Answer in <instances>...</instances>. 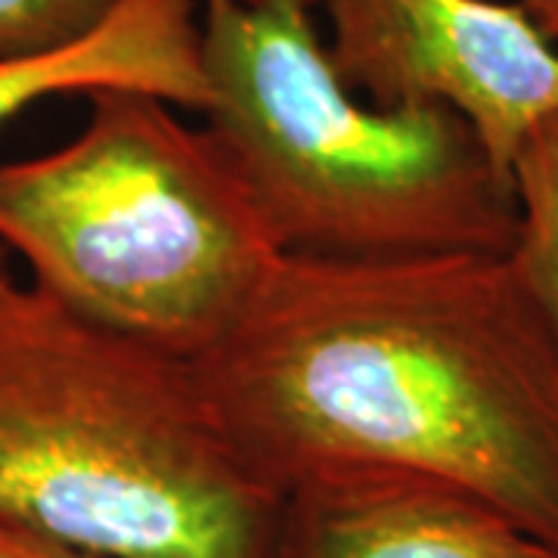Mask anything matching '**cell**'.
Instances as JSON below:
<instances>
[{"mask_svg":"<svg viewBox=\"0 0 558 558\" xmlns=\"http://www.w3.org/2000/svg\"><path fill=\"white\" fill-rule=\"evenodd\" d=\"M143 90L171 106L205 112L196 0H121L90 38L57 53L0 60V124L57 94Z\"/></svg>","mask_w":558,"mask_h":558,"instance_id":"cell-7","label":"cell"},{"mask_svg":"<svg viewBox=\"0 0 558 558\" xmlns=\"http://www.w3.org/2000/svg\"><path fill=\"white\" fill-rule=\"evenodd\" d=\"M521 7L546 32V38L558 44V0H521Z\"/></svg>","mask_w":558,"mask_h":558,"instance_id":"cell-11","label":"cell"},{"mask_svg":"<svg viewBox=\"0 0 558 558\" xmlns=\"http://www.w3.org/2000/svg\"><path fill=\"white\" fill-rule=\"evenodd\" d=\"M121 0H0V60H25L90 38Z\"/></svg>","mask_w":558,"mask_h":558,"instance_id":"cell-9","label":"cell"},{"mask_svg":"<svg viewBox=\"0 0 558 558\" xmlns=\"http://www.w3.org/2000/svg\"><path fill=\"white\" fill-rule=\"evenodd\" d=\"M0 558H106L87 553L78 546H69L62 539L38 534L25 524L0 519Z\"/></svg>","mask_w":558,"mask_h":558,"instance_id":"cell-10","label":"cell"},{"mask_svg":"<svg viewBox=\"0 0 558 558\" xmlns=\"http://www.w3.org/2000/svg\"><path fill=\"white\" fill-rule=\"evenodd\" d=\"M0 245V519L106 558H264L279 494L196 360L84 317Z\"/></svg>","mask_w":558,"mask_h":558,"instance_id":"cell-2","label":"cell"},{"mask_svg":"<svg viewBox=\"0 0 558 558\" xmlns=\"http://www.w3.org/2000/svg\"><path fill=\"white\" fill-rule=\"evenodd\" d=\"M264 558H558V546L444 481L326 472L282 490Z\"/></svg>","mask_w":558,"mask_h":558,"instance_id":"cell-6","label":"cell"},{"mask_svg":"<svg viewBox=\"0 0 558 558\" xmlns=\"http://www.w3.org/2000/svg\"><path fill=\"white\" fill-rule=\"evenodd\" d=\"M329 60L379 109L438 102L472 124L509 178L521 143L558 112V50L521 3L323 0ZM512 180V178H509Z\"/></svg>","mask_w":558,"mask_h":558,"instance_id":"cell-5","label":"cell"},{"mask_svg":"<svg viewBox=\"0 0 558 558\" xmlns=\"http://www.w3.org/2000/svg\"><path fill=\"white\" fill-rule=\"evenodd\" d=\"M509 178L519 211L512 258L558 332V112L527 134Z\"/></svg>","mask_w":558,"mask_h":558,"instance_id":"cell-8","label":"cell"},{"mask_svg":"<svg viewBox=\"0 0 558 558\" xmlns=\"http://www.w3.org/2000/svg\"><path fill=\"white\" fill-rule=\"evenodd\" d=\"M75 140L0 161V245L84 317L196 360L282 258L208 128L143 90H94Z\"/></svg>","mask_w":558,"mask_h":558,"instance_id":"cell-4","label":"cell"},{"mask_svg":"<svg viewBox=\"0 0 558 558\" xmlns=\"http://www.w3.org/2000/svg\"><path fill=\"white\" fill-rule=\"evenodd\" d=\"M323 0H202L205 128L282 255H509L512 180L472 124L425 102L357 97L314 25Z\"/></svg>","mask_w":558,"mask_h":558,"instance_id":"cell-3","label":"cell"},{"mask_svg":"<svg viewBox=\"0 0 558 558\" xmlns=\"http://www.w3.org/2000/svg\"><path fill=\"white\" fill-rule=\"evenodd\" d=\"M196 366L279 494L422 475L558 546V332L512 252L282 255Z\"/></svg>","mask_w":558,"mask_h":558,"instance_id":"cell-1","label":"cell"}]
</instances>
